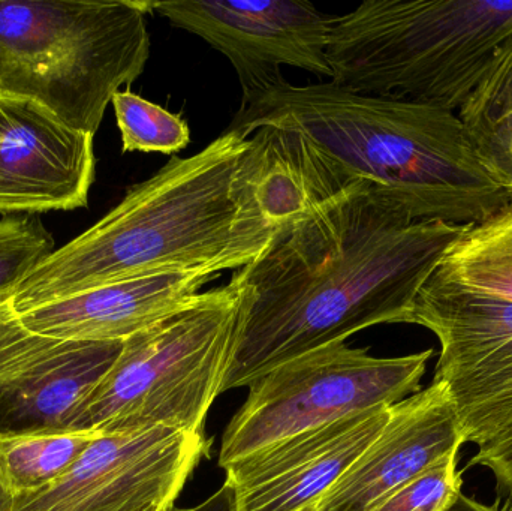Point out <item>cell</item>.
I'll list each match as a JSON object with an SVG mask.
<instances>
[{"label":"cell","mask_w":512,"mask_h":511,"mask_svg":"<svg viewBox=\"0 0 512 511\" xmlns=\"http://www.w3.org/2000/svg\"><path fill=\"white\" fill-rule=\"evenodd\" d=\"M445 281L512 302V200L469 225L436 269Z\"/></svg>","instance_id":"obj_18"},{"label":"cell","mask_w":512,"mask_h":511,"mask_svg":"<svg viewBox=\"0 0 512 511\" xmlns=\"http://www.w3.org/2000/svg\"><path fill=\"white\" fill-rule=\"evenodd\" d=\"M471 465L489 468L495 474L499 491L512 503V431L481 446Z\"/></svg>","instance_id":"obj_23"},{"label":"cell","mask_w":512,"mask_h":511,"mask_svg":"<svg viewBox=\"0 0 512 511\" xmlns=\"http://www.w3.org/2000/svg\"><path fill=\"white\" fill-rule=\"evenodd\" d=\"M457 116L481 164L512 197V36L498 48Z\"/></svg>","instance_id":"obj_17"},{"label":"cell","mask_w":512,"mask_h":511,"mask_svg":"<svg viewBox=\"0 0 512 511\" xmlns=\"http://www.w3.org/2000/svg\"><path fill=\"white\" fill-rule=\"evenodd\" d=\"M93 137L32 99L0 93V213L86 207L96 174Z\"/></svg>","instance_id":"obj_12"},{"label":"cell","mask_w":512,"mask_h":511,"mask_svg":"<svg viewBox=\"0 0 512 511\" xmlns=\"http://www.w3.org/2000/svg\"><path fill=\"white\" fill-rule=\"evenodd\" d=\"M433 350L403 357L370 356L367 348L334 344L289 360L249 386L243 407L222 437L219 467L310 429L393 407L420 392Z\"/></svg>","instance_id":"obj_7"},{"label":"cell","mask_w":512,"mask_h":511,"mask_svg":"<svg viewBox=\"0 0 512 511\" xmlns=\"http://www.w3.org/2000/svg\"><path fill=\"white\" fill-rule=\"evenodd\" d=\"M239 308L231 281L123 341L69 431L96 437L156 428L204 434L230 365Z\"/></svg>","instance_id":"obj_6"},{"label":"cell","mask_w":512,"mask_h":511,"mask_svg":"<svg viewBox=\"0 0 512 511\" xmlns=\"http://www.w3.org/2000/svg\"><path fill=\"white\" fill-rule=\"evenodd\" d=\"M372 408L280 441L225 468L233 511H315L390 419Z\"/></svg>","instance_id":"obj_13"},{"label":"cell","mask_w":512,"mask_h":511,"mask_svg":"<svg viewBox=\"0 0 512 511\" xmlns=\"http://www.w3.org/2000/svg\"><path fill=\"white\" fill-rule=\"evenodd\" d=\"M411 324L439 339L435 380L447 384L466 443L481 447L512 431V302L433 273Z\"/></svg>","instance_id":"obj_8"},{"label":"cell","mask_w":512,"mask_h":511,"mask_svg":"<svg viewBox=\"0 0 512 511\" xmlns=\"http://www.w3.org/2000/svg\"><path fill=\"white\" fill-rule=\"evenodd\" d=\"M122 134L123 152L162 153L173 158L191 143V129L180 114L119 90L111 101Z\"/></svg>","instance_id":"obj_20"},{"label":"cell","mask_w":512,"mask_h":511,"mask_svg":"<svg viewBox=\"0 0 512 511\" xmlns=\"http://www.w3.org/2000/svg\"><path fill=\"white\" fill-rule=\"evenodd\" d=\"M465 443L447 384L433 380L393 405L381 434L315 511H369Z\"/></svg>","instance_id":"obj_14"},{"label":"cell","mask_w":512,"mask_h":511,"mask_svg":"<svg viewBox=\"0 0 512 511\" xmlns=\"http://www.w3.org/2000/svg\"><path fill=\"white\" fill-rule=\"evenodd\" d=\"M170 511H233V492H231L230 486L224 483L219 491L198 506L188 507V509L173 507Z\"/></svg>","instance_id":"obj_24"},{"label":"cell","mask_w":512,"mask_h":511,"mask_svg":"<svg viewBox=\"0 0 512 511\" xmlns=\"http://www.w3.org/2000/svg\"><path fill=\"white\" fill-rule=\"evenodd\" d=\"M174 27L188 30L228 57L243 96L265 92L283 81L282 66L333 80L327 47L331 15L297 0H180L146 2Z\"/></svg>","instance_id":"obj_10"},{"label":"cell","mask_w":512,"mask_h":511,"mask_svg":"<svg viewBox=\"0 0 512 511\" xmlns=\"http://www.w3.org/2000/svg\"><path fill=\"white\" fill-rule=\"evenodd\" d=\"M213 279L200 273H159L72 294L17 315L26 329L81 342L126 341L188 305Z\"/></svg>","instance_id":"obj_15"},{"label":"cell","mask_w":512,"mask_h":511,"mask_svg":"<svg viewBox=\"0 0 512 511\" xmlns=\"http://www.w3.org/2000/svg\"><path fill=\"white\" fill-rule=\"evenodd\" d=\"M459 450L391 492L369 511H445L462 494Z\"/></svg>","instance_id":"obj_22"},{"label":"cell","mask_w":512,"mask_h":511,"mask_svg":"<svg viewBox=\"0 0 512 511\" xmlns=\"http://www.w3.org/2000/svg\"><path fill=\"white\" fill-rule=\"evenodd\" d=\"M469 225L414 221L360 180L277 228L233 279L239 320L221 393L367 327L411 324L421 287Z\"/></svg>","instance_id":"obj_1"},{"label":"cell","mask_w":512,"mask_h":511,"mask_svg":"<svg viewBox=\"0 0 512 511\" xmlns=\"http://www.w3.org/2000/svg\"><path fill=\"white\" fill-rule=\"evenodd\" d=\"M249 137L227 131L131 186L92 228L42 260L9 297L15 314L159 273L243 269L273 236L240 179Z\"/></svg>","instance_id":"obj_2"},{"label":"cell","mask_w":512,"mask_h":511,"mask_svg":"<svg viewBox=\"0 0 512 511\" xmlns=\"http://www.w3.org/2000/svg\"><path fill=\"white\" fill-rule=\"evenodd\" d=\"M95 438L75 431L0 438V476L15 498L38 494L59 482Z\"/></svg>","instance_id":"obj_19"},{"label":"cell","mask_w":512,"mask_h":511,"mask_svg":"<svg viewBox=\"0 0 512 511\" xmlns=\"http://www.w3.org/2000/svg\"><path fill=\"white\" fill-rule=\"evenodd\" d=\"M54 252L53 236L38 216L0 221V300H9L24 278Z\"/></svg>","instance_id":"obj_21"},{"label":"cell","mask_w":512,"mask_h":511,"mask_svg":"<svg viewBox=\"0 0 512 511\" xmlns=\"http://www.w3.org/2000/svg\"><path fill=\"white\" fill-rule=\"evenodd\" d=\"M15 497L0 476V511H14Z\"/></svg>","instance_id":"obj_26"},{"label":"cell","mask_w":512,"mask_h":511,"mask_svg":"<svg viewBox=\"0 0 512 511\" xmlns=\"http://www.w3.org/2000/svg\"><path fill=\"white\" fill-rule=\"evenodd\" d=\"M123 341H65L30 332L0 300V438L69 431Z\"/></svg>","instance_id":"obj_11"},{"label":"cell","mask_w":512,"mask_h":511,"mask_svg":"<svg viewBox=\"0 0 512 511\" xmlns=\"http://www.w3.org/2000/svg\"><path fill=\"white\" fill-rule=\"evenodd\" d=\"M511 36L512 0H367L331 17V83L457 113Z\"/></svg>","instance_id":"obj_4"},{"label":"cell","mask_w":512,"mask_h":511,"mask_svg":"<svg viewBox=\"0 0 512 511\" xmlns=\"http://www.w3.org/2000/svg\"><path fill=\"white\" fill-rule=\"evenodd\" d=\"M209 452L204 434L177 429L102 435L59 482L15 498L14 511H170Z\"/></svg>","instance_id":"obj_9"},{"label":"cell","mask_w":512,"mask_h":511,"mask_svg":"<svg viewBox=\"0 0 512 511\" xmlns=\"http://www.w3.org/2000/svg\"><path fill=\"white\" fill-rule=\"evenodd\" d=\"M264 126L306 137L345 173L399 203L414 221L483 222L512 200L484 168L454 111L349 92L336 84L243 96L230 131Z\"/></svg>","instance_id":"obj_3"},{"label":"cell","mask_w":512,"mask_h":511,"mask_svg":"<svg viewBox=\"0 0 512 511\" xmlns=\"http://www.w3.org/2000/svg\"><path fill=\"white\" fill-rule=\"evenodd\" d=\"M445 511H508L507 509H501L498 504L495 506H487V504L478 503L474 498L466 497V495L460 494L457 500L451 504Z\"/></svg>","instance_id":"obj_25"},{"label":"cell","mask_w":512,"mask_h":511,"mask_svg":"<svg viewBox=\"0 0 512 511\" xmlns=\"http://www.w3.org/2000/svg\"><path fill=\"white\" fill-rule=\"evenodd\" d=\"M240 179L273 233L360 182L303 135L274 126L249 137Z\"/></svg>","instance_id":"obj_16"},{"label":"cell","mask_w":512,"mask_h":511,"mask_svg":"<svg viewBox=\"0 0 512 511\" xmlns=\"http://www.w3.org/2000/svg\"><path fill=\"white\" fill-rule=\"evenodd\" d=\"M146 2L0 0V93L32 99L95 135L146 68Z\"/></svg>","instance_id":"obj_5"}]
</instances>
